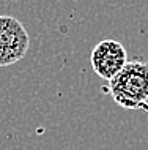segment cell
<instances>
[{
	"label": "cell",
	"mask_w": 148,
	"mask_h": 150,
	"mask_svg": "<svg viewBox=\"0 0 148 150\" xmlns=\"http://www.w3.org/2000/svg\"><path fill=\"white\" fill-rule=\"evenodd\" d=\"M126 63V49L117 40H102L91 51V68L101 79L110 81Z\"/></svg>",
	"instance_id": "3957f363"
},
{
	"label": "cell",
	"mask_w": 148,
	"mask_h": 150,
	"mask_svg": "<svg viewBox=\"0 0 148 150\" xmlns=\"http://www.w3.org/2000/svg\"><path fill=\"white\" fill-rule=\"evenodd\" d=\"M109 92L125 109L148 108V62L133 60L109 81Z\"/></svg>",
	"instance_id": "6da1fadb"
},
{
	"label": "cell",
	"mask_w": 148,
	"mask_h": 150,
	"mask_svg": "<svg viewBox=\"0 0 148 150\" xmlns=\"http://www.w3.org/2000/svg\"><path fill=\"white\" fill-rule=\"evenodd\" d=\"M30 36L13 16H0V67L13 65L25 57Z\"/></svg>",
	"instance_id": "7a4b0ae2"
}]
</instances>
